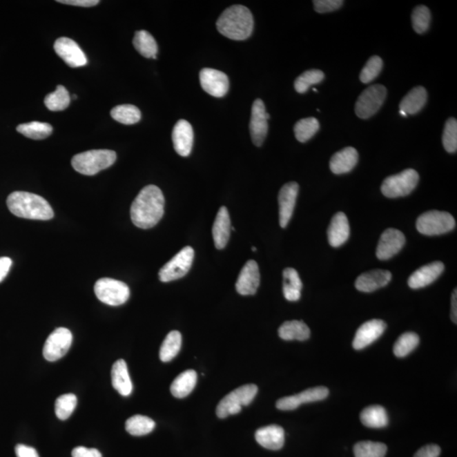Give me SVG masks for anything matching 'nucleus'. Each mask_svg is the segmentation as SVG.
Returning <instances> with one entry per match:
<instances>
[{
	"label": "nucleus",
	"instance_id": "f257e3e1",
	"mask_svg": "<svg viewBox=\"0 0 457 457\" xmlns=\"http://www.w3.org/2000/svg\"><path fill=\"white\" fill-rule=\"evenodd\" d=\"M164 213V197L158 186L142 189L130 207V219L138 228H150L158 224Z\"/></svg>",
	"mask_w": 457,
	"mask_h": 457
},
{
	"label": "nucleus",
	"instance_id": "f03ea898",
	"mask_svg": "<svg viewBox=\"0 0 457 457\" xmlns=\"http://www.w3.org/2000/svg\"><path fill=\"white\" fill-rule=\"evenodd\" d=\"M9 211L19 218L50 220L54 211L43 197L27 192H14L7 198Z\"/></svg>",
	"mask_w": 457,
	"mask_h": 457
},
{
	"label": "nucleus",
	"instance_id": "7ed1b4c3",
	"mask_svg": "<svg viewBox=\"0 0 457 457\" xmlns=\"http://www.w3.org/2000/svg\"><path fill=\"white\" fill-rule=\"evenodd\" d=\"M216 26L220 33L228 39L246 40L253 32V14L245 6H233L221 14Z\"/></svg>",
	"mask_w": 457,
	"mask_h": 457
},
{
	"label": "nucleus",
	"instance_id": "20e7f679",
	"mask_svg": "<svg viewBox=\"0 0 457 457\" xmlns=\"http://www.w3.org/2000/svg\"><path fill=\"white\" fill-rule=\"evenodd\" d=\"M116 153L112 150L99 149L78 153L71 159L74 170L85 175H95L113 166Z\"/></svg>",
	"mask_w": 457,
	"mask_h": 457
},
{
	"label": "nucleus",
	"instance_id": "39448f33",
	"mask_svg": "<svg viewBox=\"0 0 457 457\" xmlns=\"http://www.w3.org/2000/svg\"><path fill=\"white\" fill-rule=\"evenodd\" d=\"M257 391L255 385H246L231 391L220 400L216 409L217 416L220 418H226L228 416L238 414L243 406H249L253 402Z\"/></svg>",
	"mask_w": 457,
	"mask_h": 457
},
{
	"label": "nucleus",
	"instance_id": "423d86ee",
	"mask_svg": "<svg viewBox=\"0 0 457 457\" xmlns=\"http://www.w3.org/2000/svg\"><path fill=\"white\" fill-rule=\"evenodd\" d=\"M416 226L422 235H439L454 230L456 220L451 213L434 211L419 216Z\"/></svg>",
	"mask_w": 457,
	"mask_h": 457
},
{
	"label": "nucleus",
	"instance_id": "0eeeda50",
	"mask_svg": "<svg viewBox=\"0 0 457 457\" xmlns=\"http://www.w3.org/2000/svg\"><path fill=\"white\" fill-rule=\"evenodd\" d=\"M418 181V172L413 168H408L385 179L381 186V192L389 198L407 196L416 188Z\"/></svg>",
	"mask_w": 457,
	"mask_h": 457
},
{
	"label": "nucleus",
	"instance_id": "6e6552de",
	"mask_svg": "<svg viewBox=\"0 0 457 457\" xmlns=\"http://www.w3.org/2000/svg\"><path fill=\"white\" fill-rule=\"evenodd\" d=\"M95 292L99 301L110 306H119L130 298V289L126 284L111 278H102L95 284Z\"/></svg>",
	"mask_w": 457,
	"mask_h": 457
},
{
	"label": "nucleus",
	"instance_id": "1a4fd4ad",
	"mask_svg": "<svg viewBox=\"0 0 457 457\" xmlns=\"http://www.w3.org/2000/svg\"><path fill=\"white\" fill-rule=\"evenodd\" d=\"M387 90L380 84L370 86L358 97L355 112L359 118L366 119L376 115L387 99Z\"/></svg>",
	"mask_w": 457,
	"mask_h": 457
},
{
	"label": "nucleus",
	"instance_id": "9d476101",
	"mask_svg": "<svg viewBox=\"0 0 457 457\" xmlns=\"http://www.w3.org/2000/svg\"><path fill=\"white\" fill-rule=\"evenodd\" d=\"M194 260L193 247L186 246L176 254L160 269L159 280L162 282H171L184 277L192 267Z\"/></svg>",
	"mask_w": 457,
	"mask_h": 457
},
{
	"label": "nucleus",
	"instance_id": "9b49d317",
	"mask_svg": "<svg viewBox=\"0 0 457 457\" xmlns=\"http://www.w3.org/2000/svg\"><path fill=\"white\" fill-rule=\"evenodd\" d=\"M73 336L68 329L58 328L51 333L44 344L43 354L48 362L59 360L70 350Z\"/></svg>",
	"mask_w": 457,
	"mask_h": 457
},
{
	"label": "nucleus",
	"instance_id": "f8f14e48",
	"mask_svg": "<svg viewBox=\"0 0 457 457\" xmlns=\"http://www.w3.org/2000/svg\"><path fill=\"white\" fill-rule=\"evenodd\" d=\"M269 118H271V115L266 112L263 100L258 99L254 101L249 129L253 142L257 147L263 145L265 138L267 137Z\"/></svg>",
	"mask_w": 457,
	"mask_h": 457
},
{
	"label": "nucleus",
	"instance_id": "ddd939ff",
	"mask_svg": "<svg viewBox=\"0 0 457 457\" xmlns=\"http://www.w3.org/2000/svg\"><path fill=\"white\" fill-rule=\"evenodd\" d=\"M329 393V389L324 387L310 388L300 394L283 397L276 402V407L282 411L295 410L302 404L320 402L327 398Z\"/></svg>",
	"mask_w": 457,
	"mask_h": 457
},
{
	"label": "nucleus",
	"instance_id": "4468645a",
	"mask_svg": "<svg viewBox=\"0 0 457 457\" xmlns=\"http://www.w3.org/2000/svg\"><path fill=\"white\" fill-rule=\"evenodd\" d=\"M201 87L209 95L223 97L230 88V81L226 74L218 70L204 68L200 75Z\"/></svg>",
	"mask_w": 457,
	"mask_h": 457
},
{
	"label": "nucleus",
	"instance_id": "2eb2a0df",
	"mask_svg": "<svg viewBox=\"0 0 457 457\" xmlns=\"http://www.w3.org/2000/svg\"><path fill=\"white\" fill-rule=\"evenodd\" d=\"M55 50L67 65L77 68L87 65L88 59L79 45L69 37H59L55 41Z\"/></svg>",
	"mask_w": 457,
	"mask_h": 457
},
{
	"label": "nucleus",
	"instance_id": "dca6fc26",
	"mask_svg": "<svg viewBox=\"0 0 457 457\" xmlns=\"http://www.w3.org/2000/svg\"><path fill=\"white\" fill-rule=\"evenodd\" d=\"M406 243L402 231L389 228L382 234L377 246L376 255L378 260H388L398 253Z\"/></svg>",
	"mask_w": 457,
	"mask_h": 457
},
{
	"label": "nucleus",
	"instance_id": "f3484780",
	"mask_svg": "<svg viewBox=\"0 0 457 457\" xmlns=\"http://www.w3.org/2000/svg\"><path fill=\"white\" fill-rule=\"evenodd\" d=\"M299 192V185L297 182H289L284 185L279 193L280 224L286 228L293 215L295 202Z\"/></svg>",
	"mask_w": 457,
	"mask_h": 457
},
{
	"label": "nucleus",
	"instance_id": "a211bd4d",
	"mask_svg": "<svg viewBox=\"0 0 457 457\" xmlns=\"http://www.w3.org/2000/svg\"><path fill=\"white\" fill-rule=\"evenodd\" d=\"M260 284V273L258 265L254 260L246 262L238 276L235 289L242 295H251L256 293Z\"/></svg>",
	"mask_w": 457,
	"mask_h": 457
},
{
	"label": "nucleus",
	"instance_id": "6ab92c4d",
	"mask_svg": "<svg viewBox=\"0 0 457 457\" xmlns=\"http://www.w3.org/2000/svg\"><path fill=\"white\" fill-rule=\"evenodd\" d=\"M387 329V324L380 320H373L362 324L356 333L353 340L355 350H362L369 344L373 343Z\"/></svg>",
	"mask_w": 457,
	"mask_h": 457
},
{
	"label": "nucleus",
	"instance_id": "aec40b11",
	"mask_svg": "<svg viewBox=\"0 0 457 457\" xmlns=\"http://www.w3.org/2000/svg\"><path fill=\"white\" fill-rule=\"evenodd\" d=\"M172 141H173L174 148L179 155L189 156L192 152L194 141L192 125L185 119H181L176 123L173 133H172Z\"/></svg>",
	"mask_w": 457,
	"mask_h": 457
},
{
	"label": "nucleus",
	"instance_id": "412c9836",
	"mask_svg": "<svg viewBox=\"0 0 457 457\" xmlns=\"http://www.w3.org/2000/svg\"><path fill=\"white\" fill-rule=\"evenodd\" d=\"M444 269L445 265L439 261L422 266L409 277L408 286L411 289H420L429 286L439 278Z\"/></svg>",
	"mask_w": 457,
	"mask_h": 457
},
{
	"label": "nucleus",
	"instance_id": "4be33fe9",
	"mask_svg": "<svg viewBox=\"0 0 457 457\" xmlns=\"http://www.w3.org/2000/svg\"><path fill=\"white\" fill-rule=\"evenodd\" d=\"M391 278V272L384 269H376L359 276L356 280L355 286L359 291L373 292L387 286Z\"/></svg>",
	"mask_w": 457,
	"mask_h": 457
},
{
	"label": "nucleus",
	"instance_id": "5701e85b",
	"mask_svg": "<svg viewBox=\"0 0 457 457\" xmlns=\"http://www.w3.org/2000/svg\"><path fill=\"white\" fill-rule=\"evenodd\" d=\"M350 237V224L344 213H337L333 217L328 228L329 244L333 247L342 246Z\"/></svg>",
	"mask_w": 457,
	"mask_h": 457
},
{
	"label": "nucleus",
	"instance_id": "b1692460",
	"mask_svg": "<svg viewBox=\"0 0 457 457\" xmlns=\"http://www.w3.org/2000/svg\"><path fill=\"white\" fill-rule=\"evenodd\" d=\"M358 153L352 147H347L332 156L329 168L333 173L342 175L353 170L358 162Z\"/></svg>",
	"mask_w": 457,
	"mask_h": 457
},
{
	"label": "nucleus",
	"instance_id": "393cba45",
	"mask_svg": "<svg viewBox=\"0 0 457 457\" xmlns=\"http://www.w3.org/2000/svg\"><path fill=\"white\" fill-rule=\"evenodd\" d=\"M255 438L261 447L278 451L284 444V431L279 425H269L257 429Z\"/></svg>",
	"mask_w": 457,
	"mask_h": 457
},
{
	"label": "nucleus",
	"instance_id": "a878e982",
	"mask_svg": "<svg viewBox=\"0 0 457 457\" xmlns=\"http://www.w3.org/2000/svg\"><path fill=\"white\" fill-rule=\"evenodd\" d=\"M231 218L226 207H221L213 226V238L217 249L226 246L231 235Z\"/></svg>",
	"mask_w": 457,
	"mask_h": 457
},
{
	"label": "nucleus",
	"instance_id": "bb28decb",
	"mask_svg": "<svg viewBox=\"0 0 457 457\" xmlns=\"http://www.w3.org/2000/svg\"><path fill=\"white\" fill-rule=\"evenodd\" d=\"M112 385L119 394L129 396L133 392V383L130 380L128 368L123 359L114 363L111 371Z\"/></svg>",
	"mask_w": 457,
	"mask_h": 457
},
{
	"label": "nucleus",
	"instance_id": "cd10ccee",
	"mask_svg": "<svg viewBox=\"0 0 457 457\" xmlns=\"http://www.w3.org/2000/svg\"><path fill=\"white\" fill-rule=\"evenodd\" d=\"M428 93L423 87H416L405 96L400 103V110L408 115L418 114L425 106Z\"/></svg>",
	"mask_w": 457,
	"mask_h": 457
},
{
	"label": "nucleus",
	"instance_id": "c85d7f7f",
	"mask_svg": "<svg viewBox=\"0 0 457 457\" xmlns=\"http://www.w3.org/2000/svg\"><path fill=\"white\" fill-rule=\"evenodd\" d=\"M197 373L194 370H186L175 378L171 387V394L176 398H185L196 387Z\"/></svg>",
	"mask_w": 457,
	"mask_h": 457
},
{
	"label": "nucleus",
	"instance_id": "c756f323",
	"mask_svg": "<svg viewBox=\"0 0 457 457\" xmlns=\"http://www.w3.org/2000/svg\"><path fill=\"white\" fill-rule=\"evenodd\" d=\"M283 293L290 302H297L301 298L302 283L299 273L293 268H287L283 272Z\"/></svg>",
	"mask_w": 457,
	"mask_h": 457
},
{
	"label": "nucleus",
	"instance_id": "7c9ffc66",
	"mask_svg": "<svg viewBox=\"0 0 457 457\" xmlns=\"http://www.w3.org/2000/svg\"><path fill=\"white\" fill-rule=\"evenodd\" d=\"M310 329L304 322L292 320L284 322L279 329V336L284 340H303L310 337Z\"/></svg>",
	"mask_w": 457,
	"mask_h": 457
},
{
	"label": "nucleus",
	"instance_id": "2f4dec72",
	"mask_svg": "<svg viewBox=\"0 0 457 457\" xmlns=\"http://www.w3.org/2000/svg\"><path fill=\"white\" fill-rule=\"evenodd\" d=\"M360 418L363 425L373 429L385 428L389 422L387 410L378 405L366 407L362 410Z\"/></svg>",
	"mask_w": 457,
	"mask_h": 457
},
{
	"label": "nucleus",
	"instance_id": "473e14b6",
	"mask_svg": "<svg viewBox=\"0 0 457 457\" xmlns=\"http://www.w3.org/2000/svg\"><path fill=\"white\" fill-rule=\"evenodd\" d=\"M133 45L138 53L145 58L156 59L158 54V44H157L155 37L144 30L138 31L135 35Z\"/></svg>",
	"mask_w": 457,
	"mask_h": 457
},
{
	"label": "nucleus",
	"instance_id": "72a5a7b5",
	"mask_svg": "<svg viewBox=\"0 0 457 457\" xmlns=\"http://www.w3.org/2000/svg\"><path fill=\"white\" fill-rule=\"evenodd\" d=\"M182 337L181 333L173 331L167 335L160 347L159 358L164 362H171L178 355L182 348Z\"/></svg>",
	"mask_w": 457,
	"mask_h": 457
},
{
	"label": "nucleus",
	"instance_id": "f704fd0d",
	"mask_svg": "<svg viewBox=\"0 0 457 457\" xmlns=\"http://www.w3.org/2000/svg\"><path fill=\"white\" fill-rule=\"evenodd\" d=\"M17 130L19 133L33 140L45 139L53 133V127L50 124L39 121L21 124Z\"/></svg>",
	"mask_w": 457,
	"mask_h": 457
},
{
	"label": "nucleus",
	"instance_id": "c9c22d12",
	"mask_svg": "<svg viewBox=\"0 0 457 457\" xmlns=\"http://www.w3.org/2000/svg\"><path fill=\"white\" fill-rule=\"evenodd\" d=\"M155 428V422L146 416L136 415L130 418L126 422L127 432L133 436H144L152 432Z\"/></svg>",
	"mask_w": 457,
	"mask_h": 457
},
{
	"label": "nucleus",
	"instance_id": "e433bc0d",
	"mask_svg": "<svg viewBox=\"0 0 457 457\" xmlns=\"http://www.w3.org/2000/svg\"><path fill=\"white\" fill-rule=\"evenodd\" d=\"M110 115L115 121L124 125H134L140 121L142 115L139 108L132 104H122L111 110Z\"/></svg>",
	"mask_w": 457,
	"mask_h": 457
},
{
	"label": "nucleus",
	"instance_id": "4c0bfd02",
	"mask_svg": "<svg viewBox=\"0 0 457 457\" xmlns=\"http://www.w3.org/2000/svg\"><path fill=\"white\" fill-rule=\"evenodd\" d=\"M70 97L68 91L61 85L57 86L55 92L44 99V104L50 111L65 110L70 106Z\"/></svg>",
	"mask_w": 457,
	"mask_h": 457
},
{
	"label": "nucleus",
	"instance_id": "58836bf2",
	"mask_svg": "<svg viewBox=\"0 0 457 457\" xmlns=\"http://www.w3.org/2000/svg\"><path fill=\"white\" fill-rule=\"evenodd\" d=\"M320 122L316 118L309 117L300 119L294 126L295 138L300 142H308L320 130Z\"/></svg>",
	"mask_w": 457,
	"mask_h": 457
},
{
	"label": "nucleus",
	"instance_id": "ea45409f",
	"mask_svg": "<svg viewBox=\"0 0 457 457\" xmlns=\"http://www.w3.org/2000/svg\"><path fill=\"white\" fill-rule=\"evenodd\" d=\"M387 447L380 442L361 441L355 445V457H385Z\"/></svg>",
	"mask_w": 457,
	"mask_h": 457
},
{
	"label": "nucleus",
	"instance_id": "a19ab883",
	"mask_svg": "<svg viewBox=\"0 0 457 457\" xmlns=\"http://www.w3.org/2000/svg\"><path fill=\"white\" fill-rule=\"evenodd\" d=\"M324 79V74L320 70H309L302 73L295 81V91L305 93L313 85L320 84Z\"/></svg>",
	"mask_w": 457,
	"mask_h": 457
},
{
	"label": "nucleus",
	"instance_id": "79ce46f5",
	"mask_svg": "<svg viewBox=\"0 0 457 457\" xmlns=\"http://www.w3.org/2000/svg\"><path fill=\"white\" fill-rule=\"evenodd\" d=\"M419 336L414 332H407L400 336L394 346V354L397 358H405L418 346Z\"/></svg>",
	"mask_w": 457,
	"mask_h": 457
},
{
	"label": "nucleus",
	"instance_id": "37998d69",
	"mask_svg": "<svg viewBox=\"0 0 457 457\" xmlns=\"http://www.w3.org/2000/svg\"><path fill=\"white\" fill-rule=\"evenodd\" d=\"M77 397L74 394L59 396L55 402V414L61 420H66L76 409Z\"/></svg>",
	"mask_w": 457,
	"mask_h": 457
},
{
	"label": "nucleus",
	"instance_id": "c03bdc74",
	"mask_svg": "<svg viewBox=\"0 0 457 457\" xmlns=\"http://www.w3.org/2000/svg\"><path fill=\"white\" fill-rule=\"evenodd\" d=\"M411 21L414 31L418 35H422L428 31L431 21V13L428 7L418 6L411 14Z\"/></svg>",
	"mask_w": 457,
	"mask_h": 457
},
{
	"label": "nucleus",
	"instance_id": "a18cd8bd",
	"mask_svg": "<svg viewBox=\"0 0 457 457\" xmlns=\"http://www.w3.org/2000/svg\"><path fill=\"white\" fill-rule=\"evenodd\" d=\"M445 151L454 153L457 150V121L449 118L445 123L443 137H442Z\"/></svg>",
	"mask_w": 457,
	"mask_h": 457
},
{
	"label": "nucleus",
	"instance_id": "49530a36",
	"mask_svg": "<svg viewBox=\"0 0 457 457\" xmlns=\"http://www.w3.org/2000/svg\"><path fill=\"white\" fill-rule=\"evenodd\" d=\"M383 68V61L378 56H372L361 71L360 80L362 84H368L380 74Z\"/></svg>",
	"mask_w": 457,
	"mask_h": 457
},
{
	"label": "nucleus",
	"instance_id": "de8ad7c7",
	"mask_svg": "<svg viewBox=\"0 0 457 457\" xmlns=\"http://www.w3.org/2000/svg\"><path fill=\"white\" fill-rule=\"evenodd\" d=\"M314 10L318 13L324 14L332 12L343 6L342 0H314Z\"/></svg>",
	"mask_w": 457,
	"mask_h": 457
},
{
	"label": "nucleus",
	"instance_id": "09e8293b",
	"mask_svg": "<svg viewBox=\"0 0 457 457\" xmlns=\"http://www.w3.org/2000/svg\"><path fill=\"white\" fill-rule=\"evenodd\" d=\"M441 449L437 445H428L419 449L414 457H439Z\"/></svg>",
	"mask_w": 457,
	"mask_h": 457
},
{
	"label": "nucleus",
	"instance_id": "8fccbe9b",
	"mask_svg": "<svg viewBox=\"0 0 457 457\" xmlns=\"http://www.w3.org/2000/svg\"><path fill=\"white\" fill-rule=\"evenodd\" d=\"M72 457H102L99 449L78 447L73 449Z\"/></svg>",
	"mask_w": 457,
	"mask_h": 457
},
{
	"label": "nucleus",
	"instance_id": "3c124183",
	"mask_svg": "<svg viewBox=\"0 0 457 457\" xmlns=\"http://www.w3.org/2000/svg\"><path fill=\"white\" fill-rule=\"evenodd\" d=\"M16 454L17 457H39L35 448L24 445H17Z\"/></svg>",
	"mask_w": 457,
	"mask_h": 457
},
{
	"label": "nucleus",
	"instance_id": "603ef678",
	"mask_svg": "<svg viewBox=\"0 0 457 457\" xmlns=\"http://www.w3.org/2000/svg\"><path fill=\"white\" fill-rule=\"evenodd\" d=\"M12 260L8 257H0V282L6 279L7 275L10 271Z\"/></svg>",
	"mask_w": 457,
	"mask_h": 457
},
{
	"label": "nucleus",
	"instance_id": "864d4df0",
	"mask_svg": "<svg viewBox=\"0 0 457 457\" xmlns=\"http://www.w3.org/2000/svg\"><path fill=\"white\" fill-rule=\"evenodd\" d=\"M58 2L65 3V5L80 7H92L99 3V1H97V0H59Z\"/></svg>",
	"mask_w": 457,
	"mask_h": 457
},
{
	"label": "nucleus",
	"instance_id": "5fc2aeb1",
	"mask_svg": "<svg viewBox=\"0 0 457 457\" xmlns=\"http://www.w3.org/2000/svg\"><path fill=\"white\" fill-rule=\"evenodd\" d=\"M451 320L457 323V291L455 289L451 298Z\"/></svg>",
	"mask_w": 457,
	"mask_h": 457
},
{
	"label": "nucleus",
	"instance_id": "6e6d98bb",
	"mask_svg": "<svg viewBox=\"0 0 457 457\" xmlns=\"http://www.w3.org/2000/svg\"><path fill=\"white\" fill-rule=\"evenodd\" d=\"M400 115L404 116V117H407V115L402 110H400Z\"/></svg>",
	"mask_w": 457,
	"mask_h": 457
},
{
	"label": "nucleus",
	"instance_id": "4d7b16f0",
	"mask_svg": "<svg viewBox=\"0 0 457 457\" xmlns=\"http://www.w3.org/2000/svg\"><path fill=\"white\" fill-rule=\"evenodd\" d=\"M252 250L253 251V252H255V251H257V249H256V247H254V246H253V249H252Z\"/></svg>",
	"mask_w": 457,
	"mask_h": 457
},
{
	"label": "nucleus",
	"instance_id": "13d9d810",
	"mask_svg": "<svg viewBox=\"0 0 457 457\" xmlns=\"http://www.w3.org/2000/svg\"><path fill=\"white\" fill-rule=\"evenodd\" d=\"M313 90L314 92L317 93V89L316 88H313Z\"/></svg>",
	"mask_w": 457,
	"mask_h": 457
}]
</instances>
